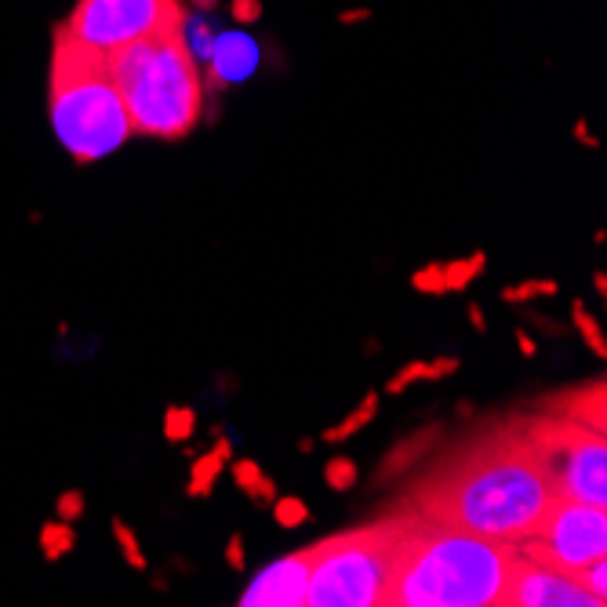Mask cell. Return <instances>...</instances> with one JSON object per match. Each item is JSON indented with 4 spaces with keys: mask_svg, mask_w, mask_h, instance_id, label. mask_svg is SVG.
<instances>
[{
    "mask_svg": "<svg viewBox=\"0 0 607 607\" xmlns=\"http://www.w3.org/2000/svg\"><path fill=\"white\" fill-rule=\"evenodd\" d=\"M233 15L240 22H255L262 15V4L259 0H233Z\"/></svg>",
    "mask_w": 607,
    "mask_h": 607,
    "instance_id": "f546056e",
    "label": "cell"
},
{
    "mask_svg": "<svg viewBox=\"0 0 607 607\" xmlns=\"http://www.w3.org/2000/svg\"><path fill=\"white\" fill-rule=\"evenodd\" d=\"M415 382H426V360H408V364L386 382V397H400V393L408 386H415Z\"/></svg>",
    "mask_w": 607,
    "mask_h": 607,
    "instance_id": "484cf974",
    "label": "cell"
},
{
    "mask_svg": "<svg viewBox=\"0 0 607 607\" xmlns=\"http://www.w3.org/2000/svg\"><path fill=\"white\" fill-rule=\"evenodd\" d=\"M408 513L364 524L313 546L306 607H386Z\"/></svg>",
    "mask_w": 607,
    "mask_h": 607,
    "instance_id": "5b68a950",
    "label": "cell"
},
{
    "mask_svg": "<svg viewBox=\"0 0 607 607\" xmlns=\"http://www.w3.org/2000/svg\"><path fill=\"white\" fill-rule=\"evenodd\" d=\"M193 433H197V411L186 408V404H171L164 411V440L168 444H190Z\"/></svg>",
    "mask_w": 607,
    "mask_h": 607,
    "instance_id": "d6986e66",
    "label": "cell"
},
{
    "mask_svg": "<svg viewBox=\"0 0 607 607\" xmlns=\"http://www.w3.org/2000/svg\"><path fill=\"white\" fill-rule=\"evenodd\" d=\"M444 266V284H448V291H469V284L473 280H480V273L488 269V255L484 251H473L469 259H451V262H440Z\"/></svg>",
    "mask_w": 607,
    "mask_h": 607,
    "instance_id": "2e32d148",
    "label": "cell"
},
{
    "mask_svg": "<svg viewBox=\"0 0 607 607\" xmlns=\"http://www.w3.org/2000/svg\"><path fill=\"white\" fill-rule=\"evenodd\" d=\"M411 291H418V295H448L444 266H440V262H429V266L415 269V273H411Z\"/></svg>",
    "mask_w": 607,
    "mask_h": 607,
    "instance_id": "d4e9b609",
    "label": "cell"
},
{
    "mask_svg": "<svg viewBox=\"0 0 607 607\" xmlns=\"http://www.w3.org/2000/svg\"><path fill=\"white\" fill-rule=\"evenodd\" d=\"M520 546L411 513L400 535L386 607H502Z\"/></svg>",
    "mask_w": 607,
    "mask_h": 607,
    "instance_id": "7a4b0ae2",
    "label": "cell"
},
{
    "mask_svg": "<svg viewBox=\"0 0 607 607\" xmlns=\"http://www.w3.org/2000/svg\"><path fill=\"white\" fill-rule=\"evenodd\" d=\"M440 440V429H418V433H411V437H404L400 444H393V451L386 455V462L379 466V473H375V480H393L400 477V473H408L411 466H415L418 458L429 455V448Z\"/></svg>",
    "mask_w": 607,
    "mask_h": 607,
    "instance_id": "7c38bea8",
    "label": "cell"
},
{
    "mask_svg": "<svg viewBox=\"0 0 607 607\" xmlns=\"http://www.w3.org/2000/svg\"><path fill=\"white\" fill-rule=\"evenodd\" d=\"M466 320L473 324V331H488V317H484V309H480V302H469V309H466Z\"/></svg>",
    "mask_w": 607,
    "mask_h": 607,
    "instance_id": "4dcf8cb0",
    "label": "cell"
},
{
    "mask_svg": "<svg viewBox=\"0 0 607 607\" xmlns=\"http://www.w3.org/2000/svg\"><path fill=\"white\" fill-rule=\"evenodd\" d=\"M513 339H517V349L520 353H524V357H538V342H535V335H528V331H517V335H513Z\"/></svg>",
    "mask_w": 607,
    "mask_h": 607,
    "instance_id": "1f68e13d",
    "label": "cell"
},
{
    "mask_svg": "<svg viewBox=\"0 0 607 607\" xmlns=\"http://www.w3.org/2000/svg\"><path fill=\"white\" fill-rule=\"evenodd\" d=\"M575 139L582 142V146H589V150H597V146H600V142L593 139V135H589V124H586V120H578V124H575Z\"/></svg>",
    "mask_w": 607,
    "mask_h": 607,
    "instance_id": "d6a6232c",
    "label": "cell"
},
{
    "mask_svg": "<svg viewBox=\"0 0 607 607\" xmlns=\"http://www.w3.org/2000/svg\"><path fill=\"white\" fill-rule=\"evenodd\" d=\"M226 466H229V473H233V484H237V488L244 491L255 506H266V502L277 498V484H273V477H266V469H262L255 458L233 455Z\"/></svg>",
    "mask_w": 607,
    "mask_h": 607,
    "instance_id": "4fadbf2b",
    "label": "cell"
},
{
    "mask_svg": "<svg viewBox=\"0 0 607 607\" xmlns=\"http://www.w3.org/2000/svg\"><path fill=\"white\" fill-rule=\"evenodd\" d=\"M462 368L458 357H437V360H426V382H440V379H451L455 371Z\"/></svg>",
    "mask_w": 607,
    "mask_h": 607,
    "instance_id": "83f0119b",
    "label": "cell"
},
{
    "mask_svg": "<svg viewBox=\"0 0 607 607\" xmlns=\"http://www.w3.org/2000/svg\"><path fill=\"white\" fill-rule=\"evenodd\" d=\"M222 469H226V462H222L211 448L197 451V455L190 458V484H186V498H211L215 480H219Z\"/></svg>",
    "mask_w": 607,
    "mask_h": 607,
    "instance_id": "9a60e30c",
    "label": "cell"
},
{
    "mask_svg": "<svg viewBox=\"0 0 607 607\" xmlns=\"http://www.w3.org/2000/svg\"><path fill=\"white\" fill-rule=\"evenodd\" d=\"M226 564H229V571L248 568V553H244V538H240V535H233L226 542Z\"/></svg>",
    "mask_w": 607,
    "mask_h": 607,
    "instance_id": "f1b7e54d",
    "label": "cell"
},
{
    "mask_svg": "<svg viewBox=\"0 0 607 607\" xmlns=\"http://www.w3.org/2000/svg\"><path fill=\"white\" fill-rule=\"evenodd\" d=\"M379 400H382L379 389H368V393H364V400H360L357 408L342 418L339 426L324 429V444H346L353 433H360L364 426H371V422H375V415H379Z\"/></svg>",
    "mask_w": 607,
    "mask_h": 607,
    "instance_id": "5bb4252c",
    "label": "cell"
},
{
    "mask_svg": "<svg viewBox=\"0 0 607 607\" xmlns=\"http://www.w3.org/2000/svg\"><path fill=\"white\" fill-rule=\"evenodd\" d=\"M269 506H273V520H277L280 528H288V531L302 528V524L309 520V506L295 495H291V498H273Z\"/></svg>",
    "mask_w": 607,
    "mask_h": 607,
    "instance_id": "cb8c5ba5",
    "label": "cell"
},
{
    "mask_svg": "<svg viewBox=\"0 0 607 607\" xmlns=\"http://www.w3.org/2000/svg\"><path fill=\"white\" fill-rule=\"evenodd\" d=\"M55 509H59V520L73 524L77 517H84V495H80V491H62Z\"/></svg>",
    "mask_w": 607,
    "mask_h": 607,
    "instance_id": "4316f807",
    "label": "cell"
},
{
    "mask_svg": "<svg viewBox=\"0 0 607 607\" xmlns=\"http://www.w3.org/2000/svg\"><path fill=\"white\" fill-rule=\"evenodd\" d=\"M473 411H477V408H473L469 400H462V404H458V415H462V418H469V415H473Z\"/></svg>",
    "mask_w": 607,
    "mask_h": 607,
    "instance_id": "d590c367",
    "label": "cell"
},
{
    "mask_svg": "<svg viewBox=\"0 0 607 607\" xmlns=\"http://www.w3.org/2000/svg\"><path fill=\"white\" fill-rule=\"evenodd\" d=\"M593 284H597L600 295H607V277H604V269H597V273H593Z\"/></svg>",
    "mask_w": 607,
    "mask_h": 607,
    "instance_id": "e575fe53",
    "label": "cell"
},
{
    "mask_svg": "<svg viewBox=\"0 0 607 607\" xmlns=\"http://www.w3.org/2000/svg\"><path fill=\"white\" fill-rule=\"evenodd\" d=\"M553 488L546 469L531 451L524 429H491L458 451L448 466L418 488L415 506L422 517L448 520L498 542H528L546 517Z\"/></svg>",
    "mask_w": 607,
    "mask_h": 607,
    "instance_id": "6da1fadb",
    "label": "cell"
},
{
    "mask_svg": "<svg viewBox=\"0 0 607 607\" xmlns=\"http://www.w3.org/2000/svg\"><path fill=\"white\" fill-rule=\"evenodd\" d=\"M502 607H600V604L571 575H564L557 568H546V564L528 560L520 553Z\"/></svg>",
    "mask_w": 607,
    "mask_h": 607,
    "instance_id": "9c48e42d",
    "label": "cell"
},
{
    "mask_svg": "<svg viewBox=\"0 0 607 607\" xmlns=\"http://www.w3.org/2000/svg\"><path fill=\"white\" fill-rule=\"evenodd\" d=\"M48 117L59 146L77 164L106 160L135 135L106 59L73 44L62 30H55L51 51Z\"/></svg>",
    "mask_w": 607,
    "mask_h": 607,
    "instance_id": "277c9868",
    "label": "cell"
},
{
    "mask_svg": "<svg viewBox=\"0 0 607 607\" xmlns=\"http://www.w3.org/2000/svg\"><path fill=\"white\" fill-rule=\"evenodd\" d=\"M182 19H186L182 0H77L66 22L55 30L88 48L91 55L110 59L139 40L179 30Z\"/></svg>",
    "mask_w": 607,
    "mask_h": 607,
    "instance_id": "52a82bcc",
    "label": "cell"
},
{
    "mask_svg": "<svg viewBox=\"0 0 607 607\" xmlns=\"http://www.w3.org/2000/svg\"><path fill=\"white\" fill-rule=\"evenodd\" d=\"M571 324H575V331H578V339L586 342L589 346V353L593 357H600L604 360L607 357V339H604V328H600V320L593 317L586 309V302H571Z\"/></svg>",
    "mask_w": 607,
    "mask_h": 607,
    "instance_id": "e0dca14e",
    "label": "cell"
},
{
    "mask_svg": "<svg viewBox=\"0 0 607 607\" xmlns=\"http://www.w3.org/2000/svg\"><path fill=\"white\" fill-rule=\"evenodd\" d=\"M299 451H302V455H309V451H313V437H302L299 440Z\"/></svg>",
    "mask_w": 607,
    "mask_h": 607,
    "instance_id": "8d00e7d4",
    "label": "cell"
},
{
    "mask_svg": "<svg viewBox=\"0 0 607 607\" xmlns=\"http://www.w3.org/2000/svg\"><path fill=\"white\" fill-rule=\"evenodd\" d=\"M557 291H560L557 280H520V284H509V288H502V302H509V306H520V302L553 299Z\"/></svg>",
    "mask_w": 607,
    "mask_h": 607,
    "instance_id": "ffe728a7",
    "label": "cell"
},
{
    "mask_svg": "<svg viewBox=\"0 0 607 607\" xmlns=\"http://www.w3.org/2000/svg\"><path fill=\"white\" fill-rule=\"evenodd\" d=\"M571 578H575V582H578L582 589H586V593H593V600H597L600 607L607 604V560H604V557L589 560L586 568L575 571Z\"/></svg>",
    "mask_w": 607,
    "mask_h": 607,
    "instance_id": "7402d4cb",
    "label": "cell"
},
{
    "mask_svg": "<svg viewBox=\"0 0 607 607\" xmlns=\"http://www.w3.org/2000/svg\"><path fill=\"white\" fill-rule=\"evenodd\" d=\"M524 437L538 455L553 495L607 506V444L600 429L578 426L571 418H531Z\"/></svg>",
    "mask_w": 607,
    "mask_h": 607,
    "instance_id": "8992f818",
    "label": "cell"
},
{
    "mask_svg": "<svg viewBox=\"0 0 607 607\" xmlns=\"http://www.w3.org/2000/svg\"><path fill=\"white\" fill-rule=\"evenodd\" d=\"M520 553L546 568L575 575L589 560L607 557V506L553 495L535 535L520 542Z\"/></svg>",
    "mask_w": 607,
    "mask_h": 607,
    "instance_id": "ba28073f",
    "label": "cell"
},
{
    "mask_svg": "<svg viewBox=\"0 0 607 607\" xmlns=\"http://www.w3.org/2000/svg\"><path fill=\"white\" fill-rule=\"evenodd\" d=\"M190 4L197 11H215V8H219V0H190Z\"/></svg>",
    "mask_w": 607,
    "mask_h": 607,
    "instance_id": "836d02e7",
    "label": "cell"
},
{
    "mask_svg": "<svg viewBox=\"0 0 607 607\" xmlns=\"http://www.w3.org/2000/svg\"><path fill=\"white\" fill-rule=\"evenodd\" d=\"M120 99L128 106L131 131L150 139H186L204 117V73L179 30L157 33L106 59Z\"/></svg>",
    "mask_w": 607,
    "mask_h": 607,
    "instance_id": "3957f363",
    "label": "cell"
},
{
    "mask_svg": "<svg viewBox=\"0 0 607 607\" xmlns=\"http://www.w3.org/2000/svg\"><path fill=\"white\" fill-rule=\"evenodd\" d=\"M259 62H262V51L248 33H237V30L215 33L211 55H208V62H204V66H208L204 88L222 91V88H229V84H244L251 73L259 70Z\"/></svg>",
    "mask_w": 607,
    "mask_h": 607,
    "instance_id": "8fae6325",
    "label": "cell"
},
{
    "mask_svg": "<svg viewBox=\"0 0 607 607\" xmlns=\"http://www.w3.org/2000/svg\"><path fill=\"white\" fill-rule=\"evenodd\" d=\"M73 546H77V535H73V524H66V520H51L40 528V549L48 560H62L66 553H73Z\"/></svg>",
    "mask_w": 607,
    "mask_h": 607,
    "instance_id": "ac0fdd59",
    "label": "cell"
},
{
    "mask_svg": "<svg viewBox=\"0 0 607 607\" xmlns=\"http://www.w3.org/2000/svg\"><path fill=\"white\" fill-rule=\"evenodd\" d=\"M360 480V469L353 458L346 455H335L328 458V466H324V484H328L331 491H353Z\"/></svg>",
    "mask_w": 607,
    "mask_h": 607,
    "instance_id": "44dd1931",
    "label": "cell"
},
{
    "mask_svg": "<svg viewBox=\"0 0 607 607\" xmlns=\"http://www.w3.org/2000/svg\"><path fill=\"white\" fill-rule=\"evenodd\" d=\"M309 568H313V546L273 560L259 571V578L244 589L240 607H302L309 589Z\"/></svg>",
    "mask_w": 607,
    "mask_h": 607,
    "instance_id": "30bf717a",
    "label": "cell"
},
{
    "mask_svg": "<svg viewBox=\"0 0 607 607\" xmlns=\"http://www.w3.org/2000/svg\"><path fill=\"white\" fill-rule=\"evenodd\" d=\"M113 528V538H117V546H120V553H124V560H128L131 568L135 571H146L150 568V560H146V553H142V546H139V535L131 531V524H124V520H113L110 524Z\"/></svg>",
    "mask_w": 607,
    "mask_h": 607,
    "instance_id": "603a6c76",
    "label": "cell"
}]
</instances>
